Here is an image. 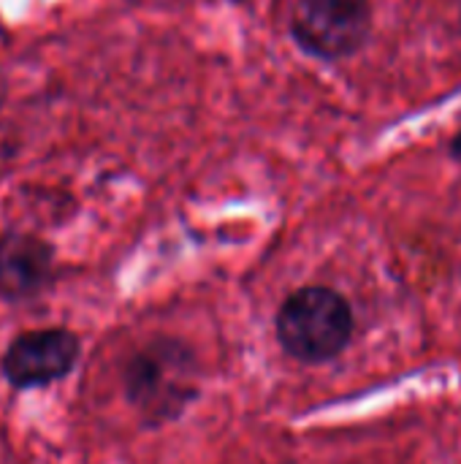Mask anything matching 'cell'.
I'll return each instance as SVG.
<instances>
[{
  "instance_id": "5",
  "label": "cell",
  "mask_w": 461,
  "mask_h": 464,
  "mask_svg": "<svg viewBox=\"0 0 461 464\" xmlns=\"http://www.w3.org/2000/svg\"><path fill=\"white\" fill-rule=\"evenodd\" d=\"M54 280V247L30 231L0 234V296L27 302L41 296Z\"/></svg>"
},
{
  "instance_id": "6",
  "label": "cell",
  "mask_w": 461,
  "mask_h": 464,
  "mask_svg": "<svg viewBox=\"0 0 461 464\" xmlns=\"http://www.w3.org/2000/svg\"><path fill=\"white\" fill-rule=\"evenodd\" d=\"M451 152H454V158H459L461 160V133L454 139V144H451Z\"/></svg>"
},
{
  "instance_id": "1",
  "label": "cell",
  "mask_w": 461,
  "mask_h": 464,
  "mask_svg": "<svg viewBox=\"0 0 461 464\" xmlns=\"http://www.w3.org/2000/svg\"><path fill=\"white\" fill-rule=\"evenodd\" d=\"M122 389L147 427L177 421L198 397L196 353L182 340L155 337L128 359Z\"/></svg>"
},
{
  "instance_id": "7",
  "label": "cell",
  "mask_w": 461,
  "mask_h": 464,
  "mask_svg": "<svg viewBox=\"0 0 461 464\" xmlns=\"http://www.w3.org/2000/svg\"><path fill=\"white\" fill-rule=\"evenodd\" d=\"M0 95H3V82H0Z\"/></svg>"
},
{
  "instance_id": "3",
  "label": "cell",
  "mask_w": 461,
  "mask_h": 464,
  "mask_svg": "<svg viewBox=\"0 0 461 464\" xmlns=\"http://www.w3.org/2000/svg\"><path fill=\"white\" fill-rule=\"evenodd\" d=\"M370 24L367 0H299L291 14L293 38L321 60H340L356 52L370 35Z\"/></svg>"
},
{
  "instance_id": "4",
  "label": "cell",
  "mask_w": 461,
  "mask_h": 464,
  "mask_svg": "<svg viewBox=\"0 0 461 464\" xmlns=\"http://www.w3.org/2000/svg\"><path fill=\"white\" fill-rule=\"evenodd\" d=\"M82 353L79 337L65 326L33 329L14 337L0 359L5 383L16 392L43 389L73 372Z\"/></svg>"
},
{
  "instance_id": "2",
  "label": "cell",
  "mask_w": 461,
  "mask_h": 464,
  "mask_svg": "<svg viewBox=\"0 0 461 464\" xmlns=\"http://www.w3.org/2000/svg\"><path fill=\"white\" fill-rule=\"evenodd\" d=\"M277 340L283 351L304 364L337 359L353 337L356 318L348 299L326 285L293 291L277 313Z\"/></svg>"
}]
</instances>
